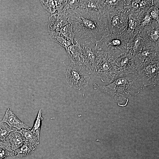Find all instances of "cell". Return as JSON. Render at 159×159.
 <instances>
[{"mask_svg":"<svg viewBox=\"0 0 159 159\" xmlns=\"http://www.w3.org/2000/svg\"><path fill=\"white\" fill-rule=\"evenodd\" d=\"M68 11V21L75 33V43H96L110 33L106 14L82 8Z\"/></svg>","mask_w":159,"mask_h":159,"instance_id":"6da1fadb","label":"cell"},{"mask_svg":"<svg viewBox=\"0 0 159 159\" xmlns=\"http://www.w3.org/2000/svg\"><path fill=\"white\" fill-rule=\"evenodd\" d=\"M93 85L95 89L109 95L122 107L127 104L129 97L138 95L143 88L135 73L119 75L107 85Z\"/></svg>","mask_w":159,"mask_h":159,"instance_id":"7a4b0ae2","label":"cell"},{"mask_svg":"<svg viewBox=\"0 0 159 159\" xmlns=\"http://www.w3.org/2000/svg\"><path fill=\"white\" fill-rule=\"evenodd\" d=\"M133 39L126 32L115 34L110 33L96 43V48L115 60L120 56L128 52Z\"/></svg>","mask_w":159,"mask_h":159,"instance_id":"3957f363","label":"cell"},{"mask_svg":"<svg viewBox=\"0 0 159 159\" xmlns=\"http://www.w3.org/2000/svg\"><path fill=\"white\" fill-rule=\"evenodd\" d=\"M90 74L84 64L71 63L66 72L65 80L70 87L80 90L87 86Z\"/></svg>","mask_w":159,"mask_h":159,"instance_id":"277c9868","label":"cell"},{"mask_svg":"<svg viewBox=\"0 0 159 159\" xmlns=\"http://www.w3.org/2000/svg\"><path fill=\"white\" fill-rule=\"evenodd\" d=\"M94 75L99 78L103 82H112L118 76L115 60L105 53L97 52Z\"/></svg>","mask_w":159,"mask_h":159,"instance_id":"5b68a950","label":"cell"},{"mask_svg":"<svg viewBox=\"0 0 159 159\" xmlns=\"http://www.w3.org/2000/svg\"><path fill=\"white\" fill-rule=\"evenodd\" d=\"M159 62L146 61L138 65L135 73L143 85L155 86L158 83Z\"/></svg>","mask_w":159,"mask_h":159,"instance_id":"8992f818","label":"cell"},{"mask_svg":"<svg viewBox=\"0 0 159 159\" xmlns=\"http://www.w3.org/2000/svg\"><path fill=\"white\" fill-rule=\"evenodd\" d=\"M106 14L110 33L121 34L127 32L128 17L124 8L116 9Z\"/></svg>","mask_w":159,"mask_h":159,"instance_id":"52a82bcc","label":"cell"},{"mask_svg":"<svg viewBox=\"0 0 159 159\" xmlns=\"http://www.w3.org/2000/svg\"><path fill=\"white\" fill-rule=\"evenodd\" d=\"M135 57L129 52L121 55L115 60L118 76L135 73L137 66L135 63Z\"/></svg>","mask_w":159,"mask_h":159,"instance_id":"ba28073f","label":"cell"},{"mask_svg":"<svg viewBox=\"0 0 159 159\" xmlns=\"http://www.w3.org/2000/svg\"><path fill=\"white\" fill-rule=\"evenodd\" d=\"M139 34L143 39L147 46L159 47V23L153 20L150 25L139 31Z\"/></svg>","mask_w":159,"mask_h":159,"instance_id":"9c48e42d","label":"cell"},{"mask_svg":"<svg viewBox=\"0 0 159 159\" xmlns=\"http://www.w3.org/2000/svg\"><path fill=\"white\" fill-rule=\"evenodd\" d=\"M96 43L81 45L84 56V64L89 69L91 74H94L95 71L97 53Z\"/></svg>","mask_w":159,"mask_h":159,"instance_id":"30bf717a","label":"cell"},{"mask_svg":"<svg viewBox=\"0 0 159 159\" xmlns=\"http://www.w3.org/2000/svg\"><path fill=\"white\" fill-rule=\"evenodd\" d=\"M159 47L146 46L135 57L137 65L146 61L159 60Z\"/></svg>","mask_w":159,"mask_h":159,"instance_id":"8fae6325","label":"cell"},{"mask_svg":"<svg viewBox=\"0 0 159 159\" xmlns=\"http://www.w3.org/2000/svg\"><path fill=\"white\" fill-rule=\"evenodd\" d=\"M153 4V0H125L124 8L127 14L148 10Z\"/></svg>","mask_w":159,"mask_h":159,"instance_id":"7c38bea8","label":"cell"},{"mask_svg":"<svg viewBox=\"0 0 159 159\" xmlns=\"http://www.w3.org/2000/svg\"><path fill=\"white\" fill-rule=\"evenodd\" d=\"M68 23L67 19L63 14L57 12L52 14L49 17L48 25L49 33L59 31Z\"/></svg>","mask_w":159,"mask_h":159,"instance_id":"4fadbf2b","label":"cell"},{"mask_svg":"<svg viewBox=\"0 0 159 159\" xmlns=\"http://www.w3.org/2000/svg\"><path fill=\"white\" fill-rule=\"evenodd\" d=\"M71 63L84 64V59L82 48L78 43L69 45L66 49Z\"/></svg>","mask_w":159,"mask_h":159,"instance_id":"5bb4252c","label":"cell"},{"mask_svg":"<svg viewBox=\"0 0 159 159\" xmlns=\"http://www.w3.org/2000/svg\"><path fill=\"white\" fill-rule=\"evenodd\" d=\"M2 121L6 123L10 127H14L19 130L22 129H31L19 120L9 108L7 109Z\"/></svg>","mask_w":159,"mask_h":159,"instance_id":"9a60e30c","label":"cell"},{"mask_svg":"<svg viewBox=\"0 0 159 159\" xmlns=\"http://www.w3.org/2000/svg\"><path fill=\"white\" fill-rule=\"evenodd\" d=\"M31 129H22L17 131L22 135L24 142L37 147L39 143V135Z\"/></svg>","mask_w":159,"mask_h":159,"instance_id":"2e32d148","label":"cell"},{"mask_svg":"<svg viewBox=\"0 0 159 159\" xmlns=\"http://www.w3.org/2000/svg\"><path fill=\"white\" fill-rule=\"evenodd\" d=\"M6 140L10 143L12 149L15 151L21 146L24 142L21 134L15 130L9 133Z\"/></svg>","mask_w":159,"mask_h":159,"instance_id":"e0dca14e","label":"cell"},{"mask_svg":"<svg viewBox=\"0 0 159 159\" xmlns=\"http://www.w3.org/2000/svg\"><path fill=\"white\" fill-rule=\"evenodd\" d=\"M146 46H147L143 39L139 34L135 37L128 51L135 57Z\"/></svg>","mask_w":159,"mask_h":159,"instance_id":"ac0fdd59","label":"cell"},{"mask_svg":"<svg viewBox=\"0 0 159 159\" xmlns=\"http://www.w3.org/2000/svg\"><path fill=\"white\" fill-rule=\"evenodd\" d=\"M80 8L103 14L102 0H81Z\"/></svg>","mask_w":159,"mask_h":159,"instance_id":"d6986e66","label":"cell"},{"mask_svg":"<svg viewBox=\"0 0 159 159\" xmlns=\"http://www.w3.org/2000/svg\"><path fill=\"white\" fill-rule=\"evenodd\" d=\"M60 34L71 44L75 43V33L72 24L69 23L59 31Z\"/></svg>","mask_w":159,"mask_h":159,"instance_id":"ffe728a7","label":"cell"},{"mask_svg":"<svg viewBox=\"0 0 159 159\" xmlns=\"http://www.w3.org/2000/svg\"><path fill=\"white\" fill-rule=\"evenodd\" d=\"M36 147L24 142L22 146L15 151V155L21 157L29 155L34 152Z\"/></svg>","mask_w":159,"mask_h":159,"instance_id":"44dd1931","label":"cell"},{"mask_svg":"<svg viewBox=\"0 0 159 159\" xmlns=\"http://www.w3.org/2000/svg\"><path fill=\"white\" fill-rule=\"evenodd\" d=\"M49 37L51 39L58 43L66 50L69 45H72L60 34L59 31L49 33Z\"/></svg>","mask_w":159,"mask_h":159,"instance_id":"7402d4cb","label":"cell"},{"mask_svg":"<svg viewBox=\"0 0 159 159\" xmlns=\"http://www.w3.org/2000/svg\"><path fill=\"white\" fill-rule=\"evenodd\" d=\"M14 130L11 128L6 123L1 121L0 122V139L6 140L9 133Z\"/></svg>","mask_w":159,"mask_h":159,"instance_id":"603a6c76","label":"cell"},{"mask_svg":"<svg viewBox=\"0 0 159 159\" xmlns=\"http://www.w3.org/2000/svg\"><path fill=\"white\" fill-rule=\"evenodd\" d=\"M159 0H153L154 4L149 9L150 14L152 18L159 22Z\"/></svg>","mask_w":159,"mask_h":159,"instance_id":"cb8c5ba5","label":"cell"},{"mask_svg":"<svg viewBox=\"0 0 159 159\" xmlns=\"http://www.w3.org/2000/svg\"><path fill=\"white\" fill-rule=\"evenodd\" d=\"M40 2L44 8L52 14L57 11L55 0H41Z\"/></svg>","mask_w":159,"mask_h":159,"instance_id":"d4e9b609","label":"cell"},{"mask_svg":"<svg viewBox=\"0 0 159 159\" xmlns=\"http://www.w3.org/2000/svg\"><path fill=\"white\" fill-rule=\"evenodd\" d=\"M153 20L150 14L149 9L143 16L140 23L139 26V31L144 27L151 24Z\"/></svg>","mask_w":159,"mask_h":159,"instance_id":"484cf974","label":"cell"},{"mask_svg":"<svg viewBox=\"0 0 159 159\" xmlns=\"http://www.w3.org/2000/svg\"><path fill=\"white\" fill-rule=\"evenodd\" d=\"M81 0H66L63 9L68 11L80 7Z\"/></svg>","mask_w":159,"mask_h":159,"instance_id":"4316f807","label":"cell"},{"mask_svg":"<svg viewBox=\"0 0 159 159\" xmlns=\"http://www.w3.org/2000/svg\"><path fill=\"white\" fill-rule=\"evenodd\" d=\"M42 110L40 109L37 115L34 125L31 130L39 135V127L41 122L42 120Z\"/></svg>","mask_w":159,"mask_h":159,"instance_id":"83f0119b","label":"cell"},{"mask_svg":"<svg viewBox=\"0 0 159 159\" xmlns=\"http://www.w3.org/2000/svg\"><path fill=\"white\" fill-rule=\"evenodd\" d=\"M4 149L15 154V151L12 148L10 143L7 140H3L0 139V149Z\"/></svg>","mask_w":159,"mask_h":159,"instance_id":"f1b7e54d","label":"cell"},{"mask_svg":"<svg viewBox=\"0 0 159 159\" xmlns=\"http://www.w3.org/2000/svg\"><path fill=\"white\" fill-rule=\"evenodd\" d=\"M15 154L7 150L0 149V159H3L7 157L13 156Z\"/></svg>","mask_w":159,"mask_h":159,"instance_id":"f546056e","label":"cell"}]
</instances>
